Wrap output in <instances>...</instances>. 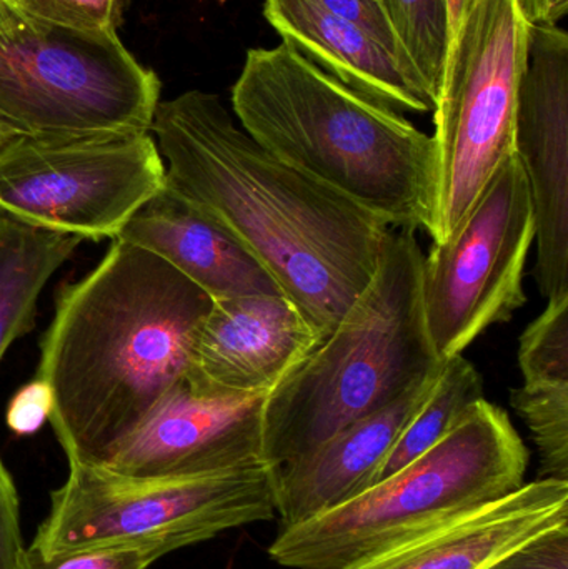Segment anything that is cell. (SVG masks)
I'll return each mask as SVG.
<instances>
[{"mask_svg":"<svg viewBox=\"0 0 568 569\" xmlns=\"http://www.w3.org/2000/svg\"><path fill=\"white\" fill-rule=\"evenodd\" d=\"M150 132L167 186L239 240L326 338L372 279L392 229L267 152L216 93L162 100Z\"/></svg>","mask_w":568,"mask_h":569,"instance_id":"1","label":"cell"},{"mask_svg":"<svg viewBox=\"0 0 568 569\" xmlns=\"http://www.w3.org/2000/svg\"><path fill=\"white\" fill-rule=\"evenodd\" d=\"M212 298L159 257L112 240L99 266L57 297L37 380L69 463L106 467L186 381Z\"/></svg>","mask_w":568,"mask_h":569,"instance_id":"2","label":"cell"},{"mask_svg":"<svg viewBox=\"0 0 568 569\" xmlns=\"http://www.w3.org/2000/svg\"><path fill=\"white\" fill-rule=\"evenodd\" d=\"M232 109L240 127L287 166L389 229L429 233L436 142L397 110L350 89L283 42L247 52Z\"/></svg>","mask_w":568,"mask_h":569,"instance_id":"3","label":"cell"},{"mask_svg":"<svg viewBox=\"0 0 568 569\" xmlns=\"http://www.w3.org/2000/svg\"><path fill=\"white\" fill-rule=\"evenodd\" d=\"M416 233L390 230L376 273L262 408V461L280 468L442 370L427 328Z\"/></svg>","mask_w":568,"mask_h":569,"instance_id":"4","label":"cell"},{"mask_svg":"<svg viewBox=\"0 0 568 569\" xmlns=\"http://www.w3.org/2000/svg\"><path fill=\"white\" fill-rule=\"evenodd\" d=\"M530 453L509 413L486 398L426 453L347 503L283 528L276 563L342 569L524 485Z\"/></svg>","mask_w":568,"mask_h":569,"instance_id":"5","label":"cell"},{"mask_svg":"<svg viewBox=\"0 0 568 569\" xmlns=\"http://www.w3.org/2000/svg\"><path fill=\"white\" fill-rule=\"evenodd\" d=\"M276 468L266 463L160 480H126L69 463L29 550L53 557L103 545L193 547L276 517Z\"/></svg>","mask_w":568,"mask_h":569,"instance_id":"6","label":"cell"},{"mask_svg":"<svg viewBox=\"0 0 568 569\" xmlns=\"http://www.w3.org/2000/svg\"><path fill=\"white\" fill-rule=\"evenodd\" d=\"M160 80L117 30L23 17L0 32V116L22 136L150 132Z\"/></svg>","mask_w":568,"mask_h":569,"instance_id":"7","label":"cell"},{"mask_svg":"<svg viewBox=\"0 0 568 569\" xmlns=\"http://www.w3.org/2000/svg\"><path fill=\"white\" fill-rule=\"evenodd\" d=\"M529 32L516 0H476L454 33L434 110L437 193L427 233L432 243L457 229L514 152Z\"/></svg>","mask_w":568,"mask_h":569,"instance_id":"8","label":"cell"},{"mask_svg":"<svg viewBox=\"0 0 568 569\" xmlns=\"http://www.w3.org/2000/svg\"><path fill=\"white\" fill-rule=\"evenodd\" d=\"M163 187L150 132L19 136L0 146V212L80 240H116Z\"/></svg>","mask_w":568,"mask_h":569,"instance_id":"9","label":"cell"},{"mask_svg":"<svg viewBox=\"0 0 568 569\" xmlns=\"http://www.w3.org/2000/svg\"><path fill=\"white\" fill-rule=\"evenodd\" d=\"M534 242L532 197L514 150L457 229L423 257V310L442 360L462 355L487 328L509 323L527 303L524 272Z\"/></svg>","mask_w":568,"mask_h":569,"instance_id":"10","label":"cell"},{"mask_svg":"<svg viewBox=\"0 0 568 569\" xmlns=\"http://www.w3.org/2000/svg\"><path fill=\"white\" fill-rule=\"evenodd\" d=\"M514 150L532 197L534 279L557 297L568 291V36L559 26L530 27Z\"/></svg>","mask_w":568,"mask_h":569,"instance_id":"11","label":"cell"},{"mask_svg":"<svg viewBox=\"0 0 568 569\" xmlns=\"http://www.w3.org/2000/svg\"><path fill=\"white\" fill-rule=\"evenodd\" d=\"M322 341L283 295L216 300L193 335L186 385L209 398L267 397Z\"/></svg>","mask_w":568,"mask_h":569,"instance_id":"12","label":"cell"},{"mask_svg":"<svg viewBox=\"0 0 568 569\" xmlns=\"http://www.w3.org/2000/svg\"><path fill=\"white\" fill-rule=\"evenodd\" d=\"M266 398L202 397L183 381L99 471L160 480L263 463Z\"/></svg>","mask_w":568,"mask_h":569,"instance_id":"13","label":"cell"},{"mask_svg":"<svg viewBox=\"0 0 568 569\" xmlns=\"http://www.w3.org/2000/svg\"><path fill=\"white\" fill-rule=\"evenodd\" d=\"M568 521V481L537 480L342 569H487Z\"/></svg>","mask_w":568,"mask_h":569,"instance_id":"14","label":"cell"},{"mask_svg":"<svg viewBox=\"0 0 568 569\" xmlns=\"http://www.w3.org/2000/svg\"><path fill=\"white\" fill-rule=\"evenodd\" d=\"M442 370L389 407L347 425L306 457L276 468L273 503L282 530L369 490L397 438L432 395Z\"/></svg>","mask_w":568,"mask_h":569,"instance_id":"15","label":"cell"},{"mask_svg":"<svg viewBox=\"0 0 568 569\" xmlns=\"http://www.w3.org/2000/svg\"><path fill=\"white\" fill-rule=\"evenodd\" d=\"M116 240L159 257L212 301L246 295H282L239 240L167 183L130 217Z\"/></svg>","mask_w":568,"mask_h":569,"instance_id":"16","label":"cell"},{"mask_svg":"<svg viewBox=\"0 0 568 569\" xmlns=\"http://www.w3.org/2000/svg\"><path fill=\"white\" fill-rule=\"evenodd\" d=\"M263 16L283 43L350 89L397 112L436 110V100L403 57L316 0H266Z\"/></svg>","mask_w":568,"mask_h":569,"instance_id":"17","label":"cell"},{"mask_svg":"<svg viewBox=\"0 0 568 569\" xmlns=\"http://www.w3.org/2000/svg\"><path fill=\"white\" fill-rule=\"evenodd\" d=\"M80 242L0 212V361L32 330L39 295Z\"/></svg>","mask_w":568,"mask_h":569,"instance_id":"18","label":"cell"},{"mask_svg":"<svg viewBox=\"0 0 568 569\" xmlns=\"http://www.w3.org/2000/svg\"><path fill=\"white\" fill-rule=\"evenodd\" d=\"M480 400H484L482 375L464 355L449 358L432 395L403 428L377 470L373 485L392 477L439 443L459 423L466 411Z\"/></svg>","mask_w":568,"mask_h":569,"instance_id":"19","label":"cell"},{"mask_svg":"<svg viewBox=\"0 0 568 569\" xmlns=\"http://www.w3.org/2000/svg\"><path fill=\"white\" fill-rule=\"evenodd\" d=\"M400 49L439 100L450 49L449 0H382Z\"/></svg>","mask_w":568,"mask_h":569,"instance_id":"20","label":"cell"},{"mask_svg":"<svg viewBox=\"0 0 568 569\" xmlns=\"http://www.w3.org/2000/svg\"><path fill=\"white\" fill-rule=\"evenodd\" d=\"M510 403L536 441L539 480L568 481V381H524Z\"/></svg>","mask_w":568,"mask_h":569,"instance_id":"21","label":"cell"},{"mask_svg":"<svg viewBox=\"0 0 568 569\" xmlns=\"http://www.w3.org/2000/svg\"><path fill=\"white\" fill-rule=\"evenodd\" d=\"M519 367L526 383L568 381V291L547 298V307L520 335Z\"/></svg>","mask_w":568,"mask_h":569,"instance_id":"22","label":"cell"},{"mask_svg":"<svg viewBox=\"0 0 568 569\" xmlns=\"http://www.w3.org/2000/svg\"><path fill=\"white\" fill-rule=\"evenodd\" d=\"M169 553L160 545H103L53 557L27 548L22 569H150Z\"/></svg>","mask_w":568,"mask_h":569,"instance_id":"23","label":"cell"},{"mask_svg":"<svg viewBox=\"0 0 568 569\" xmlns=\"http://www.w3.org/2000/svg\"><path fill=\"white\" fill-rule=\"evenodd\" d=\"M29 19L77 30H116L123 0H10Z\"/></svg>","mask_w":568,"mask_h":569,"instance_id":"24","label":"cell"},{"mask_svg":"<svg viewBox=\"0 0 568 569\" xmlns=\"http://www.w3.org/2000/svg\"><path fill=\"white\" fill-rule=\"evenodd\" d=\"M487 569H568V521L544 531Z\"/></svg>","mask_w":568,"mask_h":569,"instance_id":"25","label":"cell"},{"mask_svg":"<svg viewBox=\"0 0 568 569\" xmlns=\"http://www.w3.org/2000/svg\"><path fill=\"white\" fill-rule=\"evenodd\" d=\"M26 553L20 530L19 493L0 457V569H22Z\"/></svg>","mask_w":568,"mask_h":569,"instance_id":"26","label":"cell"},{"mask_svg":"<svg viewBox=\"0 0 568 569\" xmlns=\"http://www.w3.org/2000/svg\"><path fill=\"white\" fill-rule=\"evenodd\" d=\"M316 2L332 12L333 16L356 23L357 27L376 37L387 49L409 62L406 53L400 49L399 40H397L386 9H383L382 0H316Z\"/></svg>","mask_w":568,"mask_h":569,"instance_id":"27","label":"cell"},{"mask_svg":"<svg viewBox=\"0 0 568 569\" xmlns=\"http://www.w3.org/2000/svg\"><path fill=\"white\" fill-rule=\"evenodd\" d=\"M50 395L46 385L32 380L20 388L7 408V425L19 437L33 435L49 421Z\"/></svg>","mask_w":568,"mask_h":569,"instance_id":"28","label":"cell"},{"mask_svg":"<svg viewBox=\"0 0 568 569\" xmlns=\"http://www.w3.org/2000/svg\"><path fill=\"white\" fill-rule=\"evenodd\" d=\"M530 27L557 26L568 12V0H516Z\"/></svg>","mask_w":568,"mask_h":569,"instance_id":"29","label":"cell"},{"mask_svg":"<svg viewBox=\"0 0 568 569\" xmlns=\"http://www.w3.org/2000/svg\"><path fill=\"white\" fill-rule=\"evenodd\" d=\"M474 2L476 0H449L450 33H452V37L457 27H459L460 20L466 17ZM452 37H450V42H452Z\"/></svg>","mask_w":568,"mask_h":569,"instance_id":"30","label":"cell"},{"mask_svg":"<svg viewBox=\"0 0 568 569\" xmlns=\"http://www.w3.org/2000/svg\"><path fill=\"white\" fill-rule=\"evenodd\" d=\"M23 13H20L16 7L10 3V0H0V32L9 29L13 23L20 22L23 19Z\"/></svg>","mask_w":568,"mask_h":569,"instance_id":"31","label":"cell"},{"mask_svg":"<svg viewBox=\"0 0 568 569\" xmlns=\"http://www.w3.org/2000/svg\"><path fill=\"white\" fill-rule=\"evenodd\" d=\"M19 136H22V133H20L12 123L7 122V120L0 116V146H3V143Z\"/></svg>","mask_w":568,"mask_h":569,"instance_id":"32","label":"cell"}]
</instances>
